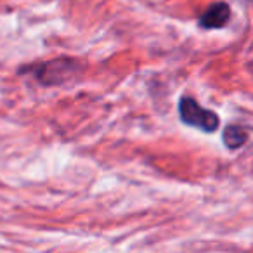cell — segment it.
<instances>
[{
	"label": "cell",
	"instance_id": "obj_1",
	"mask_svg": "<svg viewBox=\"0 0 253 253\" xmlns=\"http://www.w3.org/2000/svg\"><path fill=\"white\" fill-rule=\"evenodd\" d=\"M179 113H180V120L186 125L200 128L203 132H215L218 128V125H220V118L213 111L200 106L198 101H194L189 95L180 99Z\"/></svg>",
	"mask_w": 253,
	"mask_h": 253
},
{
	"label": "cell",
	"instance_id": "obj_2",
	"mask_svg": "<svg viewBox=\"0 0 253 253\" xmlns=\"http://www.w3.org/2000/svg\"><path fill=\"white\" fill-rule=\"evenodd\" d=\"M231 18V7L225 2H215L201 14L200 26L205 30H217L227 25Z\"/></svg>",
	"mask_w": 253,
	"mask_h": 253
},
{
	"label": "cell",
	"instance_id": "obj_3",
	"mask_svg": "<svg viewBox=\"0 0 253 253\" xmlns=\"http://www.w3.org/2000/svg\"><path fill=\"white\" fill-rule=\"evenodd\" d=\"M222 139H224V144L229 149H238L248 139V130L241 125H229L222 134Z\"/></svg>",
	"mask_w": 253,
	"mask_h": 253
}]
</instances>
